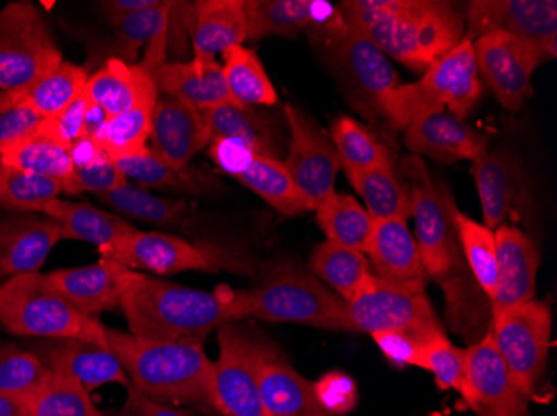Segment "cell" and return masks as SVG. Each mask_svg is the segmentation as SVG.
Returning a JSON list of instances; mask_svg holds the SVG:
<instances>
[{"mask_svg":"<svg viewBox=\"0 0 557 416\" xmlns=\"http://www.w3.org/2000/svg\"><path fill=\"white\" fill-rule=\"evenodd\" d=\"M83 93L109 117L140 105H154L159 97L154 79L139 64L117 58L109 59L104 67L89 75Z\"/></svg>","mask_w":557,"mask_h":416,"instance_id":"cell-29","label":"cell"},{"mask_svg":"<svg viewBox=\"0 0 557 416\" xmlns=\"http://www.w3.org/2000/svg\"><path fill=\"white\" fill-rule=\"evenodd\" d=\"M456 227H458L459 242H461L469 270L491 305L497 285V250L494 231L486 225L472 220L461 211L456 214Z\"/></svg>","mask_w":557,"mask_h":416,"instance_id":"cell-45","label":"cell"},{"mask_svg":"<svg viewBox=\"0 0 557 416\" xmlns=\"http://www.w3.org/2000/svg\"><path fill=\"white\" fill-rule=\"evenodd\" d=\"M29 416H106L97 408L86 388L74 378L52 374L27 402Z\"/></svg>","mask_w":557,"mask_h":416,"instance_id":"cell-46","label":"cell"},{"mask_svg":"<svg viewBox=\"0 0 557 416\" xmlns=\"http://www.w3.org/2000/svg\"><path fill=\"white\" fill-rule=\"evenodd\" d=\"M0 325L18 337L81 338L109 345L106 327L74 308L40 272L0 283Z\"/></svg>","mask_w":557,"mask_h":416,"instance_id":"cell-7","label":"cell"},{"mask_svg":"<svg viewBox=\"0 0 557 416\" xmlns=\"http://www.w3.org/2000/svg\"><path fill=\"white\" fill-rule=\"evenodd\" d=\"M284 121L289 128V149L284 167L315 211L329 197L336 193L339 155L327 134L318 122L293 103L283 108Z\"/></svg>","mask_w":557,"mask_h":416,"instance_id":"cell-14","label":"cell"},{"mask_svg":"<svg viewBox=\"0 0 557 416\" xmlns=\"http://www.w3.org/2000/svg\"><path fill=\"white\" fill-rule=\"evenodd\" d=\"M49 375V368L36 353L12 342L0 345V395L29 402Z\"/></svg>","mask_w":557,"mask_h":416,"instance_id":"cell-48","label":"cell"},{"mask_svg":"<svg viewBox=\"0 0 557 416\" xmlns=\"http://www.w3.org/2000/svg\"><path fill=\"white\" fill-rule=\"evenodd\" d=\"M158 0H108L102 2V11H104L106 17L111 22L112 25L121 18L127 17V15L134 14V12L143 11V9L154 5Z\"/></svg>","mask_w":557,"mask_h":416,"instance_id":"cell-56","label":"cell"},{"mask_svg":"<svg viewBox=\"0 0 557 416\" xmlns=\"http://www.w3.org/2000/svg\"><path fill=\"white\" fill-rule=\"evenodd\" d=\"M89 75L86 67L62 61L30 86L14 92H0V109L24 105L40 117H55L83 96Z\"/></svg>","mask_w":557,"mask_h":416,"instance_id":"cell-35","label":"cell"},{"mask_svg":"<svg viewBox=\"0 0 557 416\" xmlns=\"http://www.w3.org/2000/svg\"><path fill=\"white\" fill-rule=\"evenodd\" d=\"M109 346L144 395L165 405L197 406L214 413V363L205 343L150 342L106 328Z\"/></svg>","mask_w":557,"mask_h":416,"instance_id":"cell-3","label":"cell"},{"mask_svg":"<svg viewBox=\"0 0 557 416\" xmlns=\"http://www.w3.org/2000/svg\"><path fill=\"white\" fill-rule=\"evenodd\" d=\"M331 140L347 177L361 174L391 159L389 150L364 125L350 117H339L331 127Z\"/></svg>","mask_w":557,"mask_h":416,"instance_id":"cell-43","label":"cell"},{"mask_svg":"<svg viewBox=\"0 0 557 416\" xmlns=\"http://www.w3.org/2000/svg\"><path fill=\"white\" fill-rule=\"evenodd\" d=\"M61 49L33 2H11L0 11V92H14L58 67Z\"/></svg>","mask_w":557,"mask_h":416,"instance_id":"cell-9","label":"cell"},{"mask_svg":"<svg viewBox=\"0 0 557 416\" xmlns=\"http://www.w3.org/2000/svg\"><path fill=\"white\" fill-rule=\"evenodd\" d=\"M190 37L196 61H215V55L225 49L244 46L247 40L244 0L196 2Z\"/></svg>","mask_w":557,"mask_h":416,"instance_id":"cell-32","label":"cell"},{"mask_svg":"<svg viewBox=\"0 0 557 416\" xmlns=\"http://www.w3.org/2000/svg\"><path fill=\"white\" fill-rule=\"evenodd\" d=\"M100 255L114 260L131 270L152 272L158 275L190 270L219 272L222 268L247 274L244 260L215 247L196 245L162 231L136 230L111 249L100 252Z\"/></svg>","mask_w":557,"mask_h":416,"instance_id":"cell-11","label":"cell"},{"mask_svg":"<svg viewBox=\"0 0 557 416\" xmlns=\"http://www.w3.org/2000/svg\"><path fill=\"white\" fill-rule=\"evenodd\" d=\"M475 67L506 111L516 112L531 97V80L543 54L509 34L494 33L472 42Z\"/></svg>","mask_w":557,"mask_h":416,"instance_id":"cell-17","label":"cell"},{"mask_svg":"<svg viewBox=\"0 0 557 416\" xmlns=\"http://www.w3.org/2000/svg\"><path fill=\"white\" fill-rule=\"evenodd\" d=\"M99 197L100 202L108 205L124 218L149 222V224L174 225L183 220L186 214V202L154 196L144 187L127 181L114 192Z\"/></svg>","mask_w":557,"mask_h":416,"instance_id":"cell-41","label":"cell"},{"mask_svg":"<svg viewBox=\"0 0 557 416\" xmlns=\"http://www.w3.org/2000/svg\"><path fill=\"white\" fill-rule=\"evenodd\" d=\"M117 167L127 180L144 189H175L184 192H200L205 178L193 174L186 168H175L164 159L159 157L154 150L147 147L136 155L119 159Z\"/></svg>","mask_w":557,"mask_h":416,"instance_id":"cell-44","label":"cell"},{"mask_svg":"<svg viewBox=\"0 0 557 416\" xmlns=\"http://www.w3.org/2000/svg\"><path fill=\"white\" fill-rule=\"evenodd\" d=\"M315 395L331 415H346L358 403V387L349 375L331 371L314 383Z\"/></svg>","mask_w":557,"mask_h":416,"instance_id":"cell-52","label":"cell"},{"mask_svg":"<svg viewBox=\"0 0 557 416\" xmlns=\"http://www.w3.org/2000/svg\"><path fill=\"white\" fill-rule=\"evenodd\" d=\"M40 214L61 224L64 239L92 243L99 252L111 249L125 237L139 230L121 215L100 211L90 203L55 199L47 203Z\"/></svg>","mask_w":557,"mask_h":416,"instance_id":"cell-34","label":"cell"},{"mask_svg":"<svg viewBox=\"0 0 557 416\" xmlns=\"http://www.w3.org/2000/svg\"><path fill=\"white\" fill-rule=\"evenodd\" d=\"M309 39L334 62L337 72L346 79L347 89L358 97L362 108L381 114L384 97L400 86L387 55L343 18L311 34Z\"/></svg>","mask_w":557,"mask_h":416,"instance_id":"cell-10","label":"cell"},{"mask_svg":"<svg viewBox=\"0 0 557 416\" xmlns=\"http://www.w3.org/2000/svg\"><path fill=\"white\" fill-rule=\"evenodd\" d=\"M346 330L381 333L409 331L431 337L443 331L424 293L394 289L372 277L356 299L346 303Z\"/></svg>","mask_w":557,"mask_h":416,"instance_id":"cell-13","label":"cell"},{"mask_svg":"<svg viewBox=\"0 0 557 416\" xmlns=\"http://www.w3.org/2000/svg\"><path fill=\"white\" fill-rule=\"evenodd\" d=\"M172 4L174 2L158 0L154 5L115 22L112 27L117 59L127 64H136L140 47L146 46V55L139 62L140 67L150 75L159 71L168 62L169 15Z\"/></svg>","mask_w":557,"mask_h":416,"instance_id":"cell-30","label":"cell"},{"mask_svg":"<svg viewBox=\"0 0 557 416\" xmlns=\"http://www.w3.org/2000/svg\"><path fill=\"white\" fill-rule=\"evenodd\" d=\"M109 115L106 114L102 109L97 108L94 103H90L89 111L86 115V127H84V136L96 137L100 133V128L104 127L106 121Z\"/></svg>","mask_w":557,"mask_h":416,"instance_id":"cell-58","label":"cell"},{"mask_svg":"<svg viewBox=\"0 0 557 416\" xmlns=\"http://www.w3.org/2000/svg\"><path fill=\"white\" fill-rule=\"evenodd\" d=\"M62 239L61 224L47 215L0 217V280L37 274Z\"/></svg>","mask_w":557,"mask_h":416,"instance_id":"cell-23","label":"cell"},{"mask_svg":"<svg viewBox=\"0 0 557 416\" xmlns=\"http://www.w3.org/2000/svg\"><path fill=\"white\" fill-rule=\"evenodd\" d=\"M483 93L475 67L474 49L462 39L449 54L441 58L414 84H400L381 102V115L393 127L406 128L412 121L431 112L449 111L466 118Z\"/></svg>","mask_w":557,"mask_h":416,"instance_id":"cell-6","label":"cell"},{"mask_svg":"<svg viewBox=\"0 0 557 416\" xmlns=\"http://www.w3.org/2000/svg\"><path fill=\"white\" fill-rule=\"evenodd\" d=\"M200 112L205 115L211 140H234L265 157L283 161L281 157L287 142L284 134L286 121L281 122L277 114L236 102L222 103Z\"/></svg>","mask_w":557,"mask_h":416,"instance_id":"cell-28","label":"cell"},{"mask_svg":"<svg viewBox=\"0 0 557 416\" xmlns=\"http://www.w3.org/2000/svg\"><path fill=\"white\" fill-rule=\"evenodd\" d=\"M0 416H29L27 415V402L0 395Z\"/></svg>","mask_w":557,"mask_h":416,"instance_id":"cell-59","label":"cell"},{"mask_svg":"<svg viewBox=\"0 0 557 416\" xmlns=\"http://www.w3.org/2000/svg\"><path fill=\"white\" fill-rule=\"evenodd\" d=\"M230 300L234 322L256 317L271 324L346 330V302L297 265L278 264L258 287L230 292Z\"/></svg>","mask_w":557,"mask_h":416,"instance_id":"cell-5","label":"cell"},{"mask_svg":"<svg viewBox=\"0 0 557 416\" xmlns=\"http://www.w3.org/2000/svg\"><path fill=\"white\" fill-rule=\"evenodd\" d=\"M341 17L387 58L425 72L465 39V17L444 0H347Z\"/></svg>","mask_w":557,"mask_h":416,"instance_id":"cell-2","label":"cell"},{"mask_svg":"<svg viewBox=\"0 0 557 416\" xmlns=\"http://www.w3.org/2000/svg\"><path fill=\"white\" fill-rule=\"evenodd\" d=\"M472 177L483 205L484 225L496 230L509 218L521 220L528 209V190L521 165L506 150L486 152L472 161Z\"/></svg>","mask_w":557,"mask_h":416,"instance_id":"cell-20","label":"cell"},{"mask_svg":"<svg viewBox=\"0 0 557 416\" xmlns=\"http://www.w3.org/2000/svg\"><path fill=\"white\" fill-rule=\"evenodd\" d=\"M309 267L315 277L336 290L346 303L356 299L374 277L369 270L366 253L331 240L315 247L309 259Z\"/></svg>","mask_w":557,"mask_h":416,"instance_id":"cell-37","label":"cell"},{"mask_svg":"<svg viewBox=\"0 0 557 416\" xmlns=\"http://www.w3.org/2000/svg\"><path fill=\"white\" fill-rule=\"evenodd\" d=\"M219 358L214 362V399L219 416H268L259 371L277 352L255 331L234 322L218 328Z\"/></svg>","mask_w":557,"mask_h":416,"instance_id":"cell-8","label":"cell"},{"mask_svg":"<svg viewBox=\"0 0 557 416\" xmlns=\"http://www.w3.org/2000/svg\"><path fill=\"white\" fill-rule=\"evenodd\" d=\"M422 368L434 375L437 387L465 395L466 350L454 345L444 331L429 337L422 345Z\"/></svg>","mask_w":557,"mask_h":416,"instance_id":"cell-49","label":"cell"},{"mask_svg":"<svg viewBox=\"0 0 557 416\" xmlns=\"http://www.w3.org/2000/svg\"><path fill=\"white\" fill-rule=\"evenodd\" d=\"M154 108L156 103L140 105L109 117L104 127L100 128V133L94 139L114 161L143 152L147 149V140L150 137Z\"/></svg>","mask_w":557,"mask_h":416,"instance_id":"cell-47","label":"cell"},{"mask_svg":"<svg viewBox=\"0 0 557 416\" xmlns=\"http://www.w3.org/2000/svg\"><path fill=\"white\" fill-rule=\"evenodd\" d=\"M69 153H71L74 168H79L96 161L97 157L104 153V150H102V147L97 143L94 137L84 136L83 139L77 140L74 146H71Z\"/></svg>","mask_w":557,"mask_h":416,"instance_id":"cell-57","label":"cell"},{"mask_svg":"<svg viewBox=\"0 0 557 416\" xmlns=\"http://www.w3.org/2000/svg\"><path fill=\"white\" fill-rule=\"evenodd\" d=\"M0 164L29 172V174L54 178L61 181L62 186L74 172L69 149L39 134L0 149Z\"/></svg>","mask_w":557,"mask_h":416,"instance_id":"cell-40","label":"cell"},{"mask_svg":"<svg viewBox=\"0 0 557 416\" xmlns=\"http://www.w3.org/2000/svg\"><path fill=\"white\" fill-rule=\"evenodd\" d=\"M42 122L44 117L24 105L0 109V149L34 136Z\"/></svg>","mask_w":557,"mask_h":416,"instance_id":"cell-54","label":"cell"},{"mask_svg":"<svg viewBox=\"0 0 557 416\" xmlns=\"http://www.w3.org/2000/svg\"><path fill=\"white\" fill-rule=\"evenodd\" d=\"M244 11L247 40L311 36L343 18L336 5L325 0H244Z\"/></svg>","mask_w":557,"mask_h":416,"instance_id":"cell-27","label":"cell"},{"mask_svg":"<svg viewBox=\"0 0 557 416\" xmlns=\"http://www.w3.org/2000/svg\"><path fill=\"white\" fill-rule=\"evenodd\" d=\"M222 75L231 100L249 108H271L277 92L255 50L233 46L222 52Z\"/></svg>","mask_w":557,"mask_h":416,"instance_id":"cell-38","label":"cell"},{"mask_svg":"<svg viewBox=\"0 0 557 416\" xmlns=\"http://www.w3.org/2000/svg\"><path fill=\"white\" fill-rule=\"evenodd\" d=\"M497 250V285L491 300V318L533 302L541 253L524 231L504 224L494 230Z\"/></svg>","mask_w":557,"mask_h":416,"instance_id":"cell-19","label":"cell"},{"mask_svg":"<svg viewBox=\"0 0 557 416\" xmlns=\"http://www.w3.org/2000/svg\"><path fill=\"white\" fill-rule=\"evenodd\" d=\"M259 387L268 416H334L319 402L314 383L297 374L278 352L262 365Z\"/></svg>","mask_w":557,"mask_h":416,"instance_id":"cell-33","label":"cell"},{"mask_svg":"<svg viewBox=\"0 0 557 416\" xmlns=\"http://www.w3.org/2000/svg\"><path fill=\"white\" fill-rule=\"evenodd\" d=\"M34 353L52 374L74 378L89 393L108 383L131 387L129 377L109 345H99L81 338H62L42 340L37 343Z\"/></svg>","mask_w":557,"mask_h":416,"instance_id":"cell-22","label":"cell"},{"mask_svg":"<svg viewBox=\"0 0 557 416\" xmlns=\"http://www.w3.org/2000/svg\"><path fill=\"white\" fill-rule=\"evenodd\" d=\"M119 306L131 335L150 342L205 343L215 328L234 322L230 292H200L136 270Z\"/></svg>","mask_w":557,"mask_h":416,"instance_id":"cell-4","label":"cell"},{"mask_svg":"<svg viewBox=\"0 0 557 416\" xmlns=\"http://www.w3.org/2000/svg\"><path fill=\"white\" fill-rule=\"evenodd\" d=\"M366 255L379 280L406 292H425L424 265L418 243L404 220H374Z\"/></svg>","mask_w":557,"mask_h":416,"instance_id":"cell-25","label":"cell"},{"mask_svg":"<svg viewBox=\"0 0 557 416\" xmlns=\"http://www.w3.org/2000/svg\"><path fill=\"white\" fill-rule=\"evenodd\" d=\"M350 186L362 197L372 220H404L412 217L408 181L393 157L361 174L349 175Z\"/></svg>","mask_w":557,"mask_h":416,"instance_id":"cell-36","label":"cell"},{"mask_svg":"<svg viewBox=\"0 0 557 416\" xmlns=\"http://www.w3.org/2000/svg\"><path fill=\"white\" fill-rule=\"evenodd\" d=\"M127 181L129 180L122 174L114 159L109 157L104 152L90 164L74 168L71 178L65 181L62 189H64V193H71V196L83 192L104 196V193L114 192L119 187L125 186Z\"/></svg>","mask_w":557,"mask_h":416,"instance_id":"cell-50","label":"cell"},{"mask_svg":"<svg viewBox=\"0 0 557 416\" xmlns=\"http://www.w3.org/2000/svg\"><path fill=\"white\" fill-rule=\"evenodd\" d=\"M399 168L411 192L414 239L425 275L443 287L453 328L466 337H475L491 318V305L462 253L456 227L459 209L453 192L431 175L418 155L404 159Z\"/></svg>","mask_w":557,"mask_h":416,"instance_id":"cell-1","label":"cell"},{"mask_svg":"<svg viewBox=\"0 0 557 416\" xmlns=\"http://www.w3.org/2000/svg\"><path fill=\"white\" fill-rule=\"evenodd\" d=\"M466 39L504 33L536 47L544 59L557 55L556 0H472L466 9Z\"/></svg>","mask_w":557,"mask_h":416,"instance_id":"cell-15","label":"cell"},{"mask_svg":"<svg viewBox=\"0 0 557 416\" xmlns=\"http://www.w3.org/2000/svg\"><path fill=\"white\" fill-rule=\"evenodd\" d=\"M90 102L87 97L81 96L79 99L65 109L55 117L44 118L39 130L36 134L54 140L59 146L71 149L77 140L84 137V127H86V115L89 111Z\"/></svg>","mask_w":557,"mask_h":416,"instance_id":"cell-51","label":"cell"},{"mask_svg":"<svg viewBox=\"0 0 557 416\" xmlns=\"http://www.w3.org/2000/svg\"><path fill=\"white\" fill-rule=\"evenodd\" d=\"M152 79L161 96L174 97L199 111L233 102L218 61L165 62Z\"/></svg>","mask_w":557,"mask_h":416,"instance_id":"cell-31","label":"cell"},{"mask_svg":"<svg viewBox=\"0 0 557 416\" xmlns=\"http://www.w3.org/2000/svg\"><path fill=\"white\" fill-rule=\"evenodd\" d=\"M553 317L546 303L533 302L509 310L491 322V337L519 392L529 399L546 371Z\"/></svg>","mask_w":557,"mask_h":416,"instance_id":"cell-12","label":"cell"},{"mask_svg":"<svg viewBox=\"0 0 557 416\" xmlns=\"http://www.w3.org/2000/svg\"><path fill=\"white\" fill-rule=\"evenodd\" d=\"M209 155L225 174L258 193L281 214L294 217L312 211L311 203L299 192L283 161L265 157L227 139L211 140Z\"/></svg>","mask_w":557,"mask_h":416,"instance_id":"cell-16","label":"cell"},{"mask_svg":"<svg viewBox=\"0 0 557 416\" xmlns=\"http://www.w3.org/2000/svg\"><path fill=\"white\" fill-rule=\"evenodd\" d=\"M372 338L394 365L422 368V345L429 337L409 331H381L372 335Z\"/></svg>","mask_w":557,"mask_h":416,"instance_id":"cell-53","label":"cell"},{"mask_svg":"<svg viewBox=\"0 0 557 416\" xmlns=\"http://www.w3.org/2000/svg\"><path fill=\"white\" fill-rule=\"evenodd\" d=\"M149 140V149L159 157L175 168H186L190 159L211 143V133L199 109L159 93Z\"/></svg>","mask_w":557,"mask_h":416,"instance_id":"cell-24","label":"cell"},{"mask_svg":"<svg viewBox=\"0 0 557 416\" xmlns=\"http://www.w3.org/2000/svg\"><path fill=\"white\" fill-rule=\"evenodd\" d=\"M131 268L122 267L111 259H102L94 265L46 274L49 283L86 317L96 318L102 312H111L121 305Z\"/></svg>","mask_w":557,"mask_h":416,"instance_id":"cell-26","label":"cell"},{"mask_svg":"<svg viewBox=\"0 0 557 416\" xmlns=\"http://www.w3.org/2000/svg\"><path fill=\"white\" fill-rule=\"evenodd\" d=\"M466 405L481 416H528L519 392L491 333L466 350Z\"/></svg>","mask_w":557,"mask_h":416,"instance_id":"cell-18","label":"cell"},{"mask_svg":"<svg viewBox=\"0 0 557 416\" xmlns=\"http://www.w3.org/2000/svg\"><path fill=\"white\" fill-rule=\"evenodd\" d=\"M193 409L180 408V406L165 405V403L156 402L139 392L137 388L131 385L127 388V399L122 406L119 416H193Z\"/></svg>","mask_w":557,"mask_h":416,"instance_id":"cell-55","label":"cell"},{"mask_svg":"<svg viewBox=\"0 0 557 416\" xmlns=\"http://www.w3.org/2000/svg\"><path fill=\"white\" fill-rule=\"evenodd\" d=\"M404 140L412 155H425L441 164L475 161L487 152V139L449 111L421 115L404 128Z\"/></svg>","mask_w":557,"mask_h":416,"instance_id":"cell-21","label":"cell"},{"mask_svg":"<svg viewBox=\"0 0 557 416\" xmlns=\"http://www.w3.org/2000/svg\"><path fill=\"white\" fill-rule=\"evenodd\" d=\"M64 193L62 184L54 178L29 174L15 167L0 164V209L2 211L30 214L42 212L44 206Z\"/></svg>","mask_w":557,"mask_h":416,"instance_id":"cell-42","label":"cell"},{"mask_svg":"<svg viewBox=\"0 0 557 416\" xmlns=\"http://www.w3.org/2000/svg\"><path fill=\"white\" fill-rule=\"evenodd\" d=\"M315 212L327 240L366 253L374 220L358 200L347 193H333Z\"/></svg>","mask_w":557,"mask_h":416,"instance_id":"cell-39","label":"cell"}]
</instances>
